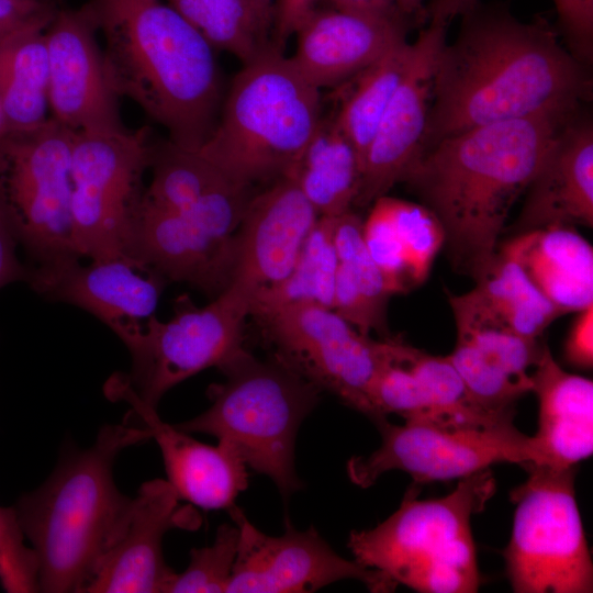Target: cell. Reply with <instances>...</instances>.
Instances as JSON below:
<instances>
[{"label": "cell", "mask_w": 593, "mask_h": 593, "mask_svg": "<svg viewBox=\"0 0 593 593\" xmlns=\"http://www.w3.org/2000/svg\"><path fill=\"white\" fill-rule=\"evenodd\" d=\"M75 137L51 116L0 134V213L40 265L79 258L71 223Z\"/></svg>", "instance_id": "9c48e42d"}, {"label": "cell", "mask_w": 593, "mask_h": 593, "mask_svg": "<svg viewBox=\"0 0 593 593\" xmlns=\"http://www.w3.org/2000/svg\"><path fill=\"white\" fill-rule=\"evenodd\" d=\"M320 0H277L273 22V34L278 47L291 35H294L304 16L314 9Z\"/></svg>", "instance_id": "7bdbcfd3"}, {"label": "cell", "mask_w": 593, "mask_h": 593, "mask_svg": "<svg viewBox=\"0 0 593 593\" xmlns=\"http://www.w3.org/2000/svg\"><path fill=\"white\" fill-rule=\"evenodd\" d=\"M471 395L492 411H514L513 405L530 388L485 360L469 343L458 339L447 356Z\"/></svg>", "instance_id": "d590c367"}, {"label": "cell", "mask_w": 593, "mask_h": 593, "mask_svg": "<svg viewBox=\"0 0 593 593\" xmlns=\"http://www.w3.org/2000/svg\"><path fill=\"white\" fill-rule=\"evenodd\" d=\"M318 217L289 176L254 193L235 235L234 267L227 287L245 298L250 309L258 293L291 271Z\"/></svg>", "instance_id": "e0dca14e"}, {"label": "cell", "mask_w": 593, "mask_h": 593, "mask_svg": "<svg viewBox=\"0 0 593 593\" xmlns=\"http://www.w3.org/2000/svg\"><path fill=\"white\" fill-rule=\"evenodd\" d=\"M103 56L120 97L169 135L197 149L212 132L222 100L215 48L166 0H89Z\"/></svg>", "instance_id": "3957f363"}, {"label": "cell", "mask_w": 593, "mask_h": 593, "mask_svg": "<svg viewBox=\"0 0 593 593\" xmlns=\"http://www.w3.org/2000/svg\"><path fill=\"white\" fill-rule=\"evenodd\" d=\"M382 443L367 456L347 462L349 480L369 488L382 474L401 470L415 483L461 479L496 463L525 466L536 460L532 436L511 422L477 424L405 421L394 425L376 422Z\"/></svg>", "instance_id": "7c38bea8"}, {"label": "cell", "mask_w": 593, "mask_h": 593, "mask_svg": "<svg viewBox=\"0 0 593 593\" xmlns=\"http://www.w3.org/2000/svg\"><path fill=\"white\" fill-rule=\"evenodd\" d=\"M16 239L7 221L0 213V289L18 279L27 277V272L18 259Z\"/></svg>", "instance_id": "ee69618b"}, {"label": "cell", "mask_w": 593, "mask_h": 593, "mask_svg": "<svg viewBox=\"0 0 593 593\" xmlns=\"http://www.w3.org/2000/svg\"><path fill=\"white\" fill-rule=\"evenodd\" d=\"M215 49L225 51L243 64L269 46L248 0H166Z\"/></svg>", "instance_id": "d6a6232c"}, {"label": "cell", "mask_w": 593, "mask_h": 593, "mask_svg": "<svg viewBox=\"0 0 593 593\" xmlns=\"http://www.w3.org/2000/svg\"><path fill=\"white\" fill-rule=\"evenodd\" d=\"M449 303L456 325L494 326L530 339L561 316L503 246L474 288Z\"/></svg>", "instance_id": "d4e9b609"}, {"label": "cell", "mask_w": 593, "mask_h": 593, "mask_svg": "<svg viewBox=\"0 0 593 593\" xmlns=\"http://www.w3.org/2000/svg\"><path fill=\"white\" fill-rule=\"evenodd\" d=\"M257 320L272 348L271 357L373 421L370 391L391 358L394 337L372 339L333 309L310 302L287 305Z\"/></svg>", "instance_id": "5bb4252c"}, {"label": "cell", "mask_w": 593, "mask_h": 593, "mask_svg": "<svg viewBox=\"0 0 593 593\" xmlns=\"http://www.w3.org/2000/svg\"><path fill=\"white\" fill-rule=\"evenodd\" d=\"M253 187L228 182L179 210L149 206L134 212L125 256L163 279L220 294L230 283L235 235Z\"/></svg>", "instance_id": "30bf717a"}, {"label": "cell", "mask_w": 593, "mask_h": 593, "mask_svg": "<svg viewBox=\"0 0 593 593\" xmlns=\"http://www.w3.org/2000/svg\"><path fill=\"white\" fill-rule=\"evenodd\" d=\"M362 222L353 210L336 217L333 310L365 335L389 337L387 305L395 292L365 246Z\"/></svg>", "instance_id": "83f0119b"}, {"label": "cell", "mask_w": 593, "mask_h": 593, "mask_svg": "<svg viewBox=\"0 0 593 593\" xmlns=\"http://www.w3.org/2000/svg\"><path fill=\"white\" fill-rule=\"evenodd\" d=\"M167 480L144 482L133 499L128 521L100 561L85 593H167L176 572L163 555V539L172 528H193L197 517L181 507Z\"/></svg>", "instance_id": "d6986e66"}, {"label": "cell", "mask_w": 593, "mask_h": 593, "mask_svg": "<svg viewBox=\"0 0 593 593\" xmlns=\"http://www.w3.org/2000/svg\"><path fill=\"white\" fill-rule=\"evenodd\" d=\"M153 147L145 130L76 133L72 148V245L90 260L125 256L142 177Z\"/></svg>", "instance_id": "4fadbf2b"}, {"label": "cell", "mask_w": 593, "mask_h": 593, "mask_svg": "<svg viewBox=\"0 0 593 593\" xmlns=\"http://www.w3.org/2000/svg\"><path fill=\"white\" fill-rule=\"evenodd\" d=\"M248 315L249 302L227 287L205 306L179 304L169 321L153 315L145 325L115 324L110 328L132 359L131 372L120 377L156 409L171 388L204 369H219L244 348Z\"/></svg>", "instance_id": "8fae6325"}, {"label": "cell", "mask_w": 593, "mask_h": 593, "mask_svg": "<svg viewBox=\"0 0 593 593\" xmlns=\"http://www.w3.org/2000/svg\"><path fill=\"white\" fill-rule=\"evenodd\" d=\"M238 536L235 523L221 525L212 545L191 550L187 569L175 574L167 593L226 592L237 553Z\"/></svg>", "instance_id": "e575fe53"}, {"label": "cell", "mask_w": 593, "mask_h": 593, "mask_svg": "<svg viewBox=\"0 0 593 593\" xmlns=\"http://www.w3.org/2000/svg\"><path fill=\"white\" fill-rule=\"evenodd\" d=\"M323 1V0H320ZM329 7L347 11L391 13L400 12L398 0H325ZM401 13V12H400ZM402 14V13H401Z\"/></svg>", "instance_id": "bcb514c9"}, {"label": "cell", "mask_w": 593, "mask_h": 593, "mask_svg": "<svg viewBox=\"0 0 593 593\" xmlns=\"http://www.w3.org/2000/svg\"><path fill=\"white\" fill-rule=\"evenodd\" d=\"M512 235L551 226L593 225V125L577 113L557 134Z\"/></svg>", "instance_id": "603a6c76"}, {"label": "cell", "mask_w": 593, "mask_h": 593, "mask_svg": "<svg viewBox=\"0 0 593 593\" xmlns=\"http://www.w3.org/2000/svg\"><path fill=\"white\" fill-rule=\"evenodd\" d=\"M54 8L47 0H0V41Z\"/></svg>", "instance_id": "b9f144b4"}, {"label": "cell", "mask_w": 593, "mask_h": 593, "mask_svg": "<svg viewBox=\"0 0 593 593\" xmlns=\"http://www.w3.org/2000/svg\"><path fill=\"white\" fill-rule=\"evenodd\" d=\"M512 492L513 528L504 559L516 593H591L593 563L574 493V468L523 466Z\"/></svg>", "instance_id": "ba28073f"}, {"label": "cell", "mask_w": 593, "mask_h": 593, "mask_svg": "<svg viewBox=\"0 0 593 593\" xmlns=\"http://www.w3.org/2000/svg\"><path fill=\"white\" fill-rule=\"evenodd\" d=\"M336 217L320 216L306 237L288 276L253 300L249 315L262 317L280 307L317 303L333 309L338 257L334 231Z\"/></svg>", "instance_id": "f546056e"}, {"label": "cell", "mask_w": 593, "mask_h": 593, "mask_svg": "<svg viewBox=\"0 0 593 593\" xmlns=\"http://www.w3.org/2000/svg\"><path fill=\"white\" fill-rule=\"evenodd\" d=\"M105 392L112 400L127 402L141 425L148 428L160 449L167 481L180 501L206 511H228L235 505L248 485V467L231 446L200 443L163 422L156 409L137 398L120 376L110 378Z\"/></svg>", "instance_id": "44dd1931"}, {"label": "cell", "mask_w": 593, "mask_h": 593, "mask_svg": "<svg viewBox=\"0 0 593 593\" xmlns=\"http://www.w3.org/2000/svg\"><path fill=\"white\" fill-rule=\"evenodd\" d=\"M447 27L429 24L413 42L406 75L393 94L367 150L354 206H366L401 182L422 154L432 102L435 63Z\"/></svg>", "instance_id": "ac0fdd59"}, {"label": "cell", "mask_w": 593, "mask_h": 593, "mask_svg": "<svg viewBox=\"0 0 593 593\" xmlns=\"http://www.w3.org/2000/svg\"><path fill=\"white\" fill-rule=\"evenodd\" d=\"M365 246L393 291L405 293L413 289L402 244L391 206V197H380L362 222Z\"/></svg>", "instance_id": "74e56055"}, {"label": "cell", "mask_w": 593, "mask_h": 593, "mask_svg": "<svg viewBox=\"0 0 593 593\" xmlns=\"http://www.w3.org/2000/svg\"><path fill=\"white\" fill-rule=\"evenodd\" d=\"M219 369L225 380L209 388V409L174 426L227 444L289 499L303 485L294 463L296 434L322 390L273 357L260 360L245 347Z\"/></svg>", "instance_id": "52a82bcc"}, {"label": "cell", "mask_w": 593, "mask_h": 593, "mask_svg": "<svg viewBox=\"0 0 593 593\" xmlns=\"http://www.w3.org/2000/svg\"><path fill=\"white\" fill-rule=\"evenodd\" d=\"M56 7L0 41L1 133L49 118L46 27Z\"/></svg>", "instance_id": "4316f807"}, {"label": "cell", "mask_w": 593, "mask_h": 593, "mask_svg": "<svg viewBox=\"0 0 593 593\" xmlns=\"http://www.w3.org/2000/svg\"><path fill=\"white\" fill-rule=\"evenodd\" d=\"M530 379L539 403L538 427L532 436L534 463L574 468L593 452V382L563 370L546 344Z\"/></svg>", "instance_id": "cb8c5ba5"}, {"label": "cell", "mask_w": 593, "mask_h": 593, "mask_svg": "<svg viewBox=\"0 0 593 593\" xmlns=\"http://www.w3.org/2000/svg\"><path fill=\"white\" fill-rule=\"evenodd\" d=\"M495 492L491 469L459 479L448 495L400 507L373 528L353 530L348 548L358 563L421 593H473L481 582L471 518Z\"/></svg>", "instance_id": "8992f818"}, {"label": "cell", "mask_w": 593, "mask_h": 593, "mask_svg": "<svg viewBox=\"0 0 593 593\" xmlns=\"http://www.w3.org/2000/svg\"><path fill=\"white\" fill-rule=\"evenodd\" d=\"M152 439L145 426L107 424L86 449H67L36 490L15 504L38 562V590L85 593L128 521L133 499L113 478L119 454Z\"/></svg>", "instance_id": "277c9868"}, {"label": "cell", "mask_w": 593, "mask_h": 593, "mask_svg": "<svg viewBox=\"0 0 593 593\" xmlns=\"http://www.w3.org/2000/svg\"><path fill=\"white\" fill-rule=\"evenodd\" d=\"M97 32L86 3L56 9L46 27L49 116L76 133L124 127Z\"/></svg>", "instance_id": "2e32d148"}, {"label": "cell", "mask_w": 593, "mask_h": 593, "mask_svg": "<svg viewBox=\"0 0 593 593\" xmlns=\"http://www.w3.org/2000/svg\"><path fill=\"white\" fill-rule=\"evenodd\" d=\"M568 49L583 65L593 57V0H552Z\"/></svg>", "instance_id": "ab89813d"}, {"label": "cell", "mask_w": 593, "mask_h": 593, "mask_svg": "<svg viewBox=\"0 0 593 593\" xmlns=\"http://www.w3.org/2000/svg\"><path fill=\"white\" fill-rule=\"evenodd\" d=\"M566 360L581 369L593 366V304L579 311L564 343Z\"/></svg>", "instance_id": "60d3db41"}, {"label": "cell", "mask_w": 593, "mask_h": 593, "mask_svg": "<svg viewBox=\"0 0 593 593\" xmlns=\"http://www.w3.org/2000/svg\"><path fill=\"white\" fill-rule=\"evenodd\" d=\"M291 177L320 216L337 217L351 210L359 192L362 164L334 119L322 118Z\"/></svg>", "instance_id": "f1b7e54d"}, {"label": "cell", "mask_w": 593, "mask_h": 593, "mask_svg": "<svg viewBox=\"0 0 593 593\" xmlns=\"http://www.w3.org/2000/svg\"><path fill=\"white\" fill-rule=\"evenodd\" d=\"M424 0H398V9L404 16H414L417 21L426 18Z\"/></svg>", "instance_id": "c3c4849f"}, {"label": "cell", "mask_w": 593, "mask_h": 593, "mask_svg": "<svg viewBox=\"0 0 593 593\" xmlns=\"http://www.w3.org/2000/svg\"><path fill=\"white\" fill-rule=\"evenodd\" d=\"M478 5V0H430L426 9L429 24L448 27L457 18L470 12Z\"/></svg>", "instance_id": "f6af8a7d"}, {"label": "cell", "mask_w": 593, "mask_h": 593, "mask_svg": "<svg viewBox=\"0 0 593 593\" xmlns=\"http://www.w3.org/2000/svg\"><path fill=\"white\" fill-rule=\"evenodd\" d=\"M322 118L321 90L271 43L243 64L198 149L230 180L253 187L287 175Z\"/></svg>", "instance_id": "5b68a950"}, {"label": "cell", "mask_w": 593, "mask_h": 593, "mask_svg": "<svg viewBox=\"0 0 593 593\" xmlns=\"http://www.w3.org/2000/svg\"><path fill=\"white\" fill-rule=\"evenodd\" d=\"M413 53V43L405 40L355 77L351 91L334 118L357 150L362 171L367 150L393 94L407 72Z\"/></svg>", "instance_id": "4dcf8cb0"}, {"label": "cell", "mask_w": 593, "mask_h": 593, "mask_svg": "<svg viewBox=\"0 0 593 593\" xmlns=\"http://www.w3.org/2000/svg\"><path fill=\"white\" fill-rule=\"evenodd\" d=\"M153 177L143 192L142 202L161 210H179L230 180L199 149L167 142L154 150ZM237 183V182H236Z\"/></svg>", "instance_id": "1f68e13d"}, {"label": "cell", "mask_w": 593, "mask_h": 593, "mask_svg": "<svg viewBox=\"0 0 593 593\" xmlns=\"http://www.w3.org/2000/svg\"><path fill=\"white\" fill-rule=\"evenodd\" d=\"M457 338L471 344L491 365L532 390L530 372L544 343L488 325H456Z\"/></svg>", "instance_id": "8d00e7d4"}, {"label": "cell", "mask_w": 593, "mask_h": 593, "mask_svg": "<svg viewBox=\"0 0 593 593\" xmlns=\"http://www.w3.org/2000/svg\"><path fill=\"white\" fill-rule=\"evenodd\" d=\"M503 247L561 315L593 304L592 246L573 226L512 236Z\"/></svg>", "instance_id": "484cf974"}, {"label": "cell", "mask_w": 593, "mask_h": 593, "mask_svg": "<svg viewBox=\"0 0 593 593\" xmlns=\"http://www.w3.org/2000/svg\"><path fill=\"white\" fill-rule=\"evenodd\" d=\"M403 14L312 9L299 24L291 61L315 88L353 80L406 40Z\"/></svg>", "instance_id": "ffe728a7"}, {"label": "cell", "mask_w": 593, "mask_h": 593, "mask_svg": "<svg viewBox=\"0 0 593 593\" xmlns=\"http://www.w3.org/2000/svg\"><path fill=\"white\" fill-rule=\"evenodd\" d=\"M227 512L239 536L226 593H309L347 579L376 593L396 588L381 572L340 557L314 527L298 530L287 522L282 535L269 536L236 504Z\"/></svg>", "instance_id": "9a60e30c"}, {"label": "cell", "mask_w": 593, "mask_h": 593, "mask_svg": "<svg viewBox=\"0 0 593 593\" xmlns=\"http://www.w3.org/2000/svg\"><path fill=\"white\" fill-rule=\"evenodd\" d=\"M262 30L270 35L273 30L277 0H248Z\"/></svg>", "instance_id": "7dc6e473"}, {"label": "cell", "mask_w": 593, "mask_h": 593, "mask_svg": "<svg viewBox=\"0 0 593 593\" xmlns=\"http://www.w3.org/2000/svg\"><path fill=\"white\" fill-rule=\"evenodd\" d=\"M591 93L588 66L545 20L523 22L477 5L438 52L422 154L478 126L580 110Z\"/></svg>", "instance_id": "6da1fadb"}, {"label": "cell", "mask_w": 593, "mask_h": 593, "mask_svg": "<svg viewBox=\"0 0 593 593\" xmlns=\"http://www.w3.org/2000/svg\"><path fill=\"white\" fill-rule=\"evenodd\" d=\"M24 538L14 506H0V585L8 593L40 592L37 558Z\"/></svg>", "instance_id": "f35d334b"}, {"label": "cell", "mask_w": 593, "mask_h": 593, "mask_svg": "<svg viewBox=\"0 0 593 593\" xmlns=\"http://www.w3.org/2000/svg\"><path fill=\"white\" fill-rule=\"evenodd\" d=\"M577 113L551 111L467 130L438 141L409 168L401 182L440 222L456 272L474 282L488 272L511 209Z\"/></svg>", "instance_id": "7a4b0ae2"}, {"label": "cell", "mask_w": 593, "mask_h": 593, "mask_svg": "<svg viewBox=\"0 0 593 593\" xmlns=\"http://www.w3.org/2000/svg\"><path fill=\"white\" fill-rule=\"evenodd\" d=\"M392 214L413 288L428 277L445 234L438 219L419 203L391 197Z\"/></svg>", "instance_id": "836d02e7"}, {"label": "cell", "mask_w": 593, "mask_h": 593, "mask_svg": "<svg viewBox=\"0 0 593 593\" xmlns=\"http://www.w3.org/2000/svg\"><path fill=\"white\" fill-rule=\"evenodd\" d=\"M0 134H1V116H0Z\"/></svg>", "instance_id": "681fc988"}, {"label": "cell", "mask_w": 593, "mask_h": 593, "mask_svg": "<svg viewBox=\"0 0 593 593\" xmlns=\"http://www.w3.org/2000/svg\"><path fill=\"white\" fill-rule=\"evenodd\" d=\"M27 278L38 293L81 307L109 327L153 316L165 280L127 256L88 265L67 258L40 265Z\"/></svg>", "instance_id": "7402d4cb"}]
</instances>
